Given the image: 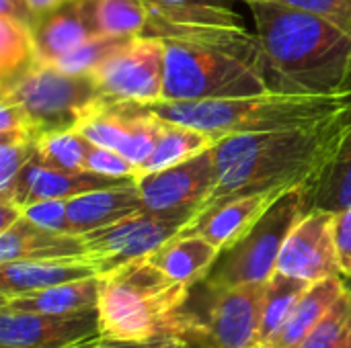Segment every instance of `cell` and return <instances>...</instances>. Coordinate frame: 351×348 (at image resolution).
I'll return each instance as SVG.
<instances>
[{"mask_svg":"<svg viewBox=\"0 0 351 348\" xmlns=\"http://www.w3.org/2000/svg\"><path fill=\"white\" fill-rule=\"evenodd\" d=\"M350 119L351 107L308 125L220 137L214 146L218 183L199 213L234 197L313 187L337 152Z\"/></svg>","mask_w":351,"mask_h":348,"instance_id":"6da1fadb","label":"cell"},{"mask_svg":"<svg viewBox=\"0 0 351 348\" xmlns=\"http://www.w3.org/2000/svg\"><path fill=\"white\" fill-rule=\"evenodd\" d=\"M259 43V72L280 94L351 92V35L317 14L274 0L247 2Z\"/></svg>","mask_w":351,"mask_h":348,"instance_id":"7a4b0ae2","label":"cell"},{"mask_svg":"<svg viewBox=\"0 0 351 348\" xmlns=\"http://www.w3.org/2000/svg\"><path fill=\"white\" fill-rule=\"evenodd\" d=\"M191 287L167 277L150 258L101 275L99 330L105 338L154 343L183 336V308Z\"/></svg>","mask_w":351,"mask_h":348,"instance_id":"3957f363","label":"cell"},{"mask_svg":"<svg viewBox=\"0 0 351 348\" xmlns=\"http://www.w3.org/2000/svg\"><path fill=\"white\" fill-rule=\"evenodd\" d=\"M351 107V92L306 96L261 92L214 101H160L146 105L156 117L212 133L216 139L241 133H261L298 127L339 115Z\"/></svg>","mask_w":351,"mask_h":348,"instance_id":"277c9868","label":"cell"},{"mask_svg":"<svg viewBox=\"0 0 351 348\" xmlns=\"http://www.w3.org/2000/svg\"><path fill=\"white\" fill-rule=\"evenodd\" d=\"M165 101H214L271 92L253 59L222 47L165 39Z\"/></svg>","mask_w":351,"mask_h":348,"instance_id":"5b68a950","label":"cell"},{"mask_svg":"<svg viewBox=\"0 0 351 348\" xmlns=\"http://www.w3.org/2000/svg\"><path fill=\"white\" fill-rule=\"evenodd\" d=\"M311 211V187L302 185L282 193L257 224L220 254L208 277L210 287H237L267 283L278 271V258L294 226Z\"/></svg>","mask_w":351,"mask_h":348,"instance_id":"8992f818","label":"cell"},{"mask_svg":"<svg viewBox=\"0 0 351 348\" xmlns=\"http://www.w3.org/2000/svg\"><path fill=\"white\" fill-rule=\"evenodd\" d=\"M195 289L183 308V336L206 348H259L267 283L218 289L199 281Z\"/></svg>","mask_w":351,"mask_h":348,"instance_id":"52a82bcc","label":"cell"},{"mask_svg":"<svg viewBox=\"0 0 351 348\" xmlns=\"http://www.w3.org/2000/svg\"><path fill=\"white\" fill-rule=\"evenodd\" d=\"M0 98L16 103L25 111L37 139L41 133L76 129L103 94L93 76L66 74L35 59L27 70L2 82Z\"/></svg>","mask_w":351,"mask_h":348,"instance_id":"ba28073f","label":"cell"},{"mask_svg":"<svg viewBox=\"0 0 351 348\" xmlns=\"http://www.w3.org/2000/svg\"><path fill=\"white\" fill-rule=\"evenodd\" d=\"M165 39L136 35L113 49L90 74L107 101L152 105L165 101Z\"/></svg>","mask_w":351,"mask_h":348,"instance_id":"9c48e42d","label":"cell"},{"mask_svg":"<svg viewBox=\"0 0 351 348\" xmlns=\"http://www.w3.org/2000/svg\"><path fill=\"white\" fill-rule=\"evenodd\" d=\"M187 226L189 222L183 217H167L144 209L113 226L82 234L86 260L99 271V277L107 275L128 263L152 256Z\"/></svg>","mask_w":351,"mask_h":348,"instance_id":"30bf717a","label":"cell"},{"mask_svg":"<svg viewBox=\"0 0 351 348\" xmlns=\"http://www.w3.org/2000/svg\"><path fill=\"white\" fill-rule=\"evenodd\" d=\"M160 127L162 119L146 105L115 103L103 96L86 111L76 129L90 144L123 154L140 172L156 146Z\"/></svg>","mask_w":351,"mask_h":348,"instance_id":"8fae6325","label":"cell"},{"mask_svg":"<svg viewBox=\"0 0 351 348\" xmlns=\"http://www.w3.org/2000/svg\"><path fill=\"white\" fill-rule=\"evenodd\" d=\"M216 183L218 170L214 148L179 166L148 172L136 180L146 211L167 217H183L187 222L202 211Z\"/></svg>","mask_w":351,"mask_h":348,"instance_id":"7c38bea8","label":"cell"},{"mask_svg":"<svg viewBox=\"0 0 351 348\" xmlns=\"http://www.w3.org/2000/svg\"><path fill=\"white\" fill-rule=\"evenodd\" d=\"M333 219V211L311 209L284 242L278 258V273L311 285L341 275Z\"/></svg>","mask_w":351,"mask_h":348,"instance_id":"4fadbf2b","label":"cell"},{"mask_svg":"<svg viewBox=\"0 0 351 348\" xmlns=\"http://www.w3.org/2000/svg\"><path fill=\"white\" fill-rule=\"evenodd\" d=\"M101 334L99 312L23 314L0 310V348H70Z\"/></svg>","mask_w":351,"mask_h":348,"instance_id":"5bb4252c","label":"cell"},{"mask_svg":"<svg viewBox=\"0 0 351 348\" xmlns=\"http://www.w3.org/2000/svg\"><path fill=\"white\" fill-rule=\"evenodd\" d=\"M138 178H111L103 174H95L88 170L80 172H68L60 168H51L41 162V158L35 154V158L23 168L19 178L14 180L10 193L6 197H0V203H12L19 209H25L31 203L47 201V199H72L76 195L130 185Z\"/></svg>","mask_w":351,"mask_h":348,"instance_id":"9a60e30c","label":"cell"},{"mask_svg":"<svg viewBox=\"0 0 351 348\" xmlns=\"http://www.w3.org/2000/svg\"><path fill=\"white\" fill-rule=\"evenodd\" d=\"M31 31L37 62L51 64L60 55L101 35L97 23V0H66L58 8L37 16Z\"/></svg>","mask_w":351,"mask_h":348,"instance_id":"2e32d148","label":"cell"},{"mask_svg":"<svg viewBox=\"0 0 351 348\" xmlns=\"http://www.w3.org/2000/svg\"><path fill=\"white\" fill-rule=\"evenodd\" d=\"M282 193L286 191L255 193L218 203L206 209L204 213L195 215L183 232L199 234L224 252L230 246H234L257 224V219Z\"/></svg>","mask_w":351,"mask_h":348,"instance_id":"e0dca14e","label":"cell"},{"mask_svg":"<svg viewBox=\"0 0 351 348\" xmlns=\"http://www.w3.org/2000/svg\"><path fill=\"white\" fill-rule=\"evenodd\" d=\"M86 258L82 236L45 230L21 215L0 234V263Z\"/></svg>","mask_w":351,"mask_h":348,"instance_id":"ac0fdd59","label":"cell"},{"mask_svg":"<svg viewBox=\"0 0 351 348\" xmlns=\"http://www.w3.org/2000/svg\"><path fill=\"white\" fill-rule=\"evenodd\" d=\"M140 211H144V203L136 183L88 191L68 199L66 205L70 230L76 236L113 226Z\"/></svg>","mask_w":351,"mask_h":348,"instance_id":"d6986e66","label":"cell"},{"mask_svg":"<svg viewBox=\"0 0 351 348\" xmlns=\"http://www.w3.org/2000/svg\"><path fill=\"white\" fill-rule=\"evenodd\" d=\"M97 275L99 271L86 258L0 263V297L23 295Z\"/></svg>","mask_w":351,"mask_h":348,"instance_id":"ffe728a7","label":"cell"},{"mask_svg":"<svg viewBox=\"0 0 351 348\" xmlns=\"http://www.w3.org/2000/svg\"><path fill=\"white\" fill-rule=\"evenodd\" d=\"M343 293L346 281L341 275L313 283L298 299L282 328L261 348H296L329 314V310L337 304V299Z\"/></svg>","mask_w":351,"mask_h":348,"instance_id":"44dd1931","label":"cell"},{"mask_svg":"<svg viewBox=\"0 0 351 348\" xmlns=\"http://www.w3.org/2000/svg\"><path fill=\"white\" fill-rule=\"evenodd\" d=\"M220 254L222 250L204 236L181 232L148 258L173 281L193 287L208 277Z\"/></svg>","mask_w":351,"mask_h":348,"instance_id":"7402d4cb","label":"cell"},{"mask_svg":"<svg viewBox=\"0 0 351 348\" xmlns=\"http://www.w3.org/2000/svg\"><path fill=\"white\" fill-rule=\"evenodd\" d=\"M101 293V277H88L56 287L4 297L0 310L23 314H74L84 310H97Z\"/></svg>","mask_w":351,"mask_h":348,"instance_id":"603a6c76","label":"cell"},{"mask_svg":"<svg viewBox=\"0 0 351 348\" xmlns=\"http://www.w3.org/2000/svg\"><path fill=\"white\" fill-rule=\"evenodd\" d=\"M216 137L208 131L189 127V125H179L162 119V127L156 139V146L150 154V158L144 162L140 168L138 176L148 174V172H158L165 168L179 166L216 146Z\"/></svg>","mask_w":351,"mask_h":348,"instance_id":"cb8c5ba5","label":"cell"},{"mask_svg":"<svg viewBox=\"0 0 351 348\" xmlns=\"http://www.w3.org/2000/svg\"><path fill=\"white\" fill-rule=\"evenodd\" d=\"M351 205V119L348 131L325 166L323 174L311 187V209L341 211Z\"/></svg>","mask_w":351,"mask_h":348,"instance_id":"d4e9b609","label":"cell"},{"mask_svg":"<svg viewBox=\"0 0 351 348\" xmlns=\"http://www.w3.org/2000/svg\"><path fill=\"white\" fill-rule=\"evenodd\" d=\"M308 287L311 283L286 277L276 271V275L267 281L263 316H261V332H259V348L265 347V343L282 328V324L288 320L290 312L294 310V306L298 304V299L304 295Z\"/></svg>","mask_w":351,"mask_h":348,"instance_id":"484cf974","label":"cell"},{"mask_svg":"<svg viewBox=\"0 0 351 348\" xmlns=\"http://www.w3.org/2000/svg\"><path fill=\"white\" fill-rule=\"evenodd\" d=\"M37 59L35 39L29 25L0 14V78H14Z\"/></svg>","mask_w":351,"mask_h":348,"instance_id":"4316f807","label":"cell"},{"mask_svg":"<svg viewBox=\"0 0 351 348\" xmlns=\"http://www.w3.org/2000/svg\"><path fill=\"white\" fill-rule=\"evenodd\" d=\"M35 146L43 164L68 172H80L84 170L90 142L78 129H64L41 133L35 139Z\"/></svg>","mask_w":351,"mask_h":348,"instance_id":"83f0119b","label":"cell"},{"mask_svg":"<svg viewBox=\"0 0 351 348\" xmlns=\"http://www.w3.org/2000/svg\"><path fill=\"white\" fill-rule=\"evenodd\" d=\"M97 23L101 35L136 37L148 27V8L144 0H97Z\"/></svg>","mask_w":351,"mask_h":348,"instance_id":"f1b7e54d","label":"cell"},{"mask_svg":"<svg viewBox=\"0 0 351 348\" xmlns=\"http://www.w3.org/2000/svg\"><path fill=\"white\" fill-rule=\"evenodd\" d=\"M351 345V291L337 299L329 314L296 348H350Z\"/></svg>","mask_w":351,"mask_h":348,"instance_id":"f546056e","label":"cell"},{"mask_svg":"<svg viewBox=\"0 0 351 348\" xmlns=\"http://www.w3.org/2000/svg\"><path fill=\"white\" fill-rule=\"evenodd\" d=\"M125 39L130 37H109V35H97L93 39H88L86 43L78 45L76 49L60 55L58 59L51 62L53 68L66 72V74H74V76H84V74H93L95 68L113 51L117 49Z\"/></svg>","mask_w":351,"mask_h":348,"instance_id":"4dcf8cb0","label":"cell"},{"mask_svg":"<svg viewBox=\"0 0 351 348\" xmlns=\"http://www.w3.org/2000/svg\"><path fill=\"white\" fill-rule=\"evenodd\" d=\"M35 139H2L0 142V197H6L23 172L35 158Z\"/></svg>","mask_w":351,"mask_h":348,"instance_id":"1f68e13d","label":"cell"},{"mask_svg":"<svg viewBox=\"0 0 351 348\" xmlns=\"http://www.w3.org/2000/svg\"><path fill=\"white\" fill-rule=\"evenodd\" d=\"M84 170L111 178H138V168L119 152L90 144Z\"/></svg>","mask_w":351,"mask_h":348,"instance_id":"d6a6232c","label":"cell"},{"mask_svg":"<svg viewBox=\"0 0 351 348\" xmlns=\"http://www.w3.org/2000/svg\"><path fill=\"white\" fill-rule=\"evenodd\" d=\"M66 205H68V199L37 201V203L27 205L23 209V215L27 219H31L33 224L45 228V230L60 232V234H72L70 222H68V213H66Z\"/></svg>","mask_w":351,"mask_h":348,"instance_id":"836d02e7","label":"cell"},{"mask_svg":"<svg viewBox=\"0 0 351 348\" xmlns=\"http://www.w3.org/2000/svg\"><path fill=\"white\" fill-rule=\"evenodd\" d=\"M274 2L327 18L351 35V0H274Z\"/></svg>","mask_w":351,"mask_h":348,"instance_id":"e575fe53","label":"cell"},{"mask_svg":"<svg viewBox=\"0 0 351 348\" xmlns=\"http://www.w3.org/2000/svg\"><path fill=\"white\" fill-rule=\"evenodd\" d=\"M0 137L2 139H35L33 127L25 111L6 98H0Z\"/></svg>","mask_w":351,"mask_h":348,"instance_id":"d590c367","label":"cell"},{"mask_svg":"<svg viewBox=\"0 0 351 348\" xmlns=\"http://www.w3.org/2000/svg\"><path fill=\"white\" fill-rule=\"evenodd\" d=\"M333 234L341 277H351V205L335 213Z\"/></svg>","mask_w":351,"mask_h":348,"instance_id":"8d00e7d4","label":"cell"},{"mask_svg":"<svg viewBox=\"0 0 351 348\" xmlns=\"http://www.w3.org/2000/svg\"><path fill=\"white\" fill-rule=\"evenodd\" d=\"M167 338H160L154 343H128V340H111V338H105L103 334H97V336L84 340V343H78L70 348H162Z\"/></svg>","mask_w":351,"mask_h":348,"instance_id":"74e56055","label":"cell"},{"mask_svg":"<svg viewBox=\"0 0 351 348\" xmlns=\"http://www.w3.org/2000/svg\"><path fill=\"white\" fill-rule=\"evenodd\" d=\"M23 215V209H19L12 203H0V234L6 232L19 217Z\"/></svg>","mask_w":351,"mask_h":348,"instance_id":"f35d334b","label":"cell"},{"mask_svg":"<svg viewBox=\"0 0 351 348\" xmlns=\"http://www.w3.org/2000/svg\"><path fill=\"white\" fill-rule=\"evenodd\" d=\"M66 0H25V4H27V8L31 10V14L37 18V16H41V14H45V12H49V10H53V8H58L60 4H64Z\"/></svg>","mask_w":351,"mask_h":348,"instance_id":"ab89813d","label":"cell"},{"mask_svg":"<svg viewBox=\"0 0 351 348\" xmlns=\"http://www.w3.org/2000/svg\"><path fill=\"white\" fill-rule=\"evenodd\" d=\"M162 348H206L199 340L195 338H187V336H169L165 340Z\"/></svg>","mask_w":351,"mask_h":348,"instance_id":"60d3db41","label":"cell"},{"mask_svg":"<svg viewBox=\"0 0 351 348\" xmlns=\"http://www.w3.org/2000/svg\"><path fill=\"white\" fill-rule=\"evenodd\" d=\"M343 281H346V287L351 291V277H343Z\"/></svg>","mask_w":351,"mask_h":348,"instance_id":"b9f144b4","label":"cell"},{"mask_svg":"<svg viewBox=\"0 0 351 348\" xmlns=\"http://www.w3.org/2000/svg\"><path fill=\"white\" fill-rule=\"evenodd\" d=\"M239 2H243V4H247V2H249V0H239Z\"/></svg>","mask_w":351,"mask_h":348,"instance_id":"7bdbcfd3","label":"cell"},{"mask_svg":"<svg viewBox=\"0 0 351 348\" xmlns=\"http://www.w3.org/2000/svg\"><path fill=\"white\" fill-rule=\"evenodd\" d=\"M350 348H351V345H350Z\"/></svg>","mask_w":351,"mask_h":348,"instance_id":"ee69618b","label":"cell"}]
</instances>
